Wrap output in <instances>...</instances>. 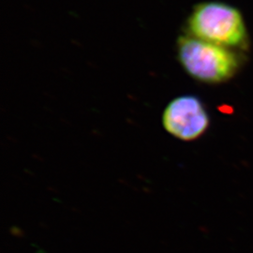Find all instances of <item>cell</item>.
Returning <instances> with one entry per match:
<instances>
[{
	"mask_svg": "<svg viewBox=\"0 0 253 253\" xmlns=\"http://www.w3.org/2000/svg\"><path fill=\"white\" fill-rule=\"evenodd\" d=\"M178 58L190 76L208 84L230 80L241 64L236 50L190 36L180 37L177 42Z\"/></svg>",
	"mask_w": 253,
	"mask_h": 253,
	"instance_id": "7a4b0ae2",
	"label": "cell"
},
{
	"mask_svg": "<svg viewBox=\"0 0 253 253\" xmlns=\"http://www.w3.org/2000/svg\"><path fill=\"white\" fill-rule=\"evenodd\" d=\"M190 36L233 50H246L250 39L241 12L217 1L200 3L188 20Z\"/></svg>",
	"mask_w": 253,
	"mask_h": 253,
	"instance_id": "6da1fadb",
	"label": "cell"
},
{
	"mask_svg": "<svg viewBox=\"0 0 253 253\" xmlns=\"http://www.w3.org/2000/svg\"><path fill=\"white\" fill-rule=\"evenodd\" d=\"M163 124L167 132L183 141H192L208 129L209 117L203 103L194 96H181L164 110Z\"/></svg>",
	"mask_w": 253,
	"mask_h": 253,
	"instance_id": "3957f363",
	"label": "cell"
}]
</instances>
